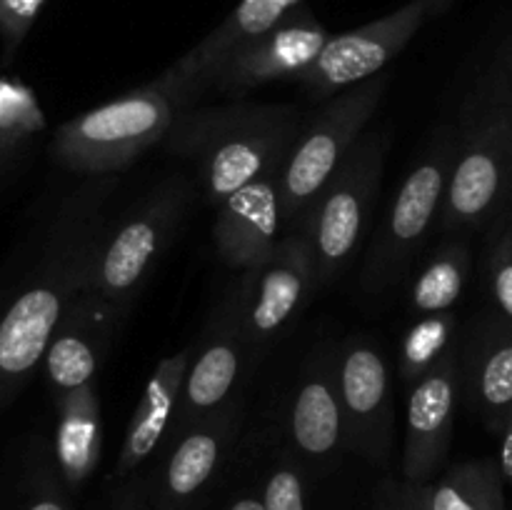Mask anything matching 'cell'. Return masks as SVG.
Returning a JSON list of instances; mask_svg holds the SVG:
<instances>
[{
  "label": "cell",
  "instance_id": "5b68a950",
  "mask_svg": "<svg viewBox=\"0 0 512 510\" xmlns=\"http://www.w3.org/2000/svg\"><path fill=\"white\" fill-rule=\"evenodd\" d=\"M453 153L455 130H440L423 158L408 170L365 255L360 280L365 295H380L393 288L420 253L433 225H438Z\"/></svg>",
  "mask_w": 512,
  "mask_h": 510
},
{
  "label": "cell",
  "instance_id": "9a60e30c",
  "mask_svg": "<svg viewBox=\"0 0 512 510\" xmlns=\"http://www.w3.org/2000/svg\"><path fill=\"white\" fill-rule=\"evenodd\" d=\"M248 350L238 325L230 315L220 318L218 330L190 360L183 383V398L178 408V425H195L223 415L225 400L233 393L243 370V355Z\"/></svg>",
  "mask_w": 512,
  "mask_h": 510
},
{
  "label": "cell",
  "instance_id": "484cf974",
  "mask_svg": "<svg viewBox=\"0 0 512 510\" xmlns=\"http://www.w3.org/2000/svg\"><path fill=\"white\" fill-rule=\"evenodd\" d=\"M468 100L485 105H498V108L512 110V40L500 48L493 65L485 73L483 83L478 85Z\"/></svg>",
  "mask_w": 512,
  "mask_h": 510
},
{
  "label": "cell",
  "instance_id": "4fadbf2b",
  "mask_svg": "<svg viewBox=\"0 0 512 510\" xmlns=\"http://www.w3.org/2000/svg\"><path fill=\"white\" fill-rule=\"evenodd\" d=\"M460 390L490 430L512 413V325L488 310L473 320L460 358Z\"/></svg>",
  "mask_w": 512,
  "mask_h": 510
},
{
  "label": "cell",
  "instance_id": "5bb4252c",
  "mask_svg": "<svg viewBox=\"0 0 512 510\" xmlns=\"http://www.w3.org/2000/svg\"><path fill=\"white\" fill-rule=\"evenodd\" d=\"M463 395L460 390V360L450 350L438 365L415 380L405 415V450L408 468L423 473L443 458L455 425V410Z\"/></svg>",
  "mask_w": 512,
  "mask_h": 510
},
{
  "label": "cell",
  "instance_id": "cb8c5ba5",
  "mask_svg": "<svg viewBox=\"0 0 512 510\" xmlns=\"http://www.w3.org/2000/svg\"><path fill=\"white\" fill-rule=\"evenodd\" d=\"M485 288L490 310L512 325V215L488 230L485 245Z\"/></svg>",
  "mask_w": 512,
  "mask_h": 510
},
{
  "label": "cell",
  "instance_id": "2e32d148",
  "mask_svg": "<svg viewBox=\"0 0 512 510\" xmlns=\"http://www.w3.org/2000/svg\"><path fill=\"white\" fill-rule=\"evenodd\" d=\"M290 433L295 445L313 458L330 455L348 435L338 390V355L315 358L303 373L290 405Z\"/></svg>",
  "mask_w": 512,
  "mask_h": 510
},
{
  "label": "cell",
  "instance_id": "9c48e42d",
  "mask_svg": "<svg viewBox=\"0 0 512 510\" xmlns=\"http://www.w3.org/2000/svg\"><path fill=\"white\" fill-rule=\"evenodd\" d=\"M320 285L318 260L303 228L283 235L265 263L245 270L230 320L238 325L248 350L268 343Z\"/></svg>",
  "mask_w": 512,
  "mask_h": 510
},
{
  "label": "cell",
  "instance_id": "d4e9b609",
  "mask_svg": "<svg viewBox=\"0 0 512 510\" xmlns=\"http://www.w3.org/2000/svg\"><path fill=\"white\" fill-rule=\"evenodd\" d=\"M95 438H98V405L90 395L80 413L78 425H63L60 433V458L68 470H83L93 458Z\"/></svg>",
  "mask_w": 512,
  "mask_h": 510
},
{
  "label": "cell",
  "instance_id": "277c9868",
  "mask_svg": "<svg viewBox=\"0 0 512 510\" xmlns=\"http://www.w3.org/2000/svg\"><path fill=\"white\" fill-rule=\"evenodd\" d=\"M388 78L383 73L343 90L300 128L298 140L278 168L285 225H298L330 175L363 138L370 118L383 103Z\"/></svg>",
  "mask_w": 512,
  "mask_h": 510
},
{
  "label": "cell",
  "instance_id": "30bf717a",
  "mask_svg": "<svg viewBox=\"0 0 512 510\" xmlns=\"http://www.w3.org/2000/svg\"><path fill=\"white\" fill-rule=\"evenodd\" d=\"M330 35L310 13H290L268 33L230 50L208 75V85L228 98L273 80H298L323 53Z\"/></svg>",
  "mask_w": 512,
  "mask_h": 510
},
{
  "label": "cell",
  "instance_id": "4dcf8cb0",
  "mask_svg": "<svg viewBox=\"0 0 512 510\" xmlns=\"http://www.w3.org/2000/svg\"><path fill=\"white\" fill-rule=\"evenodd\" d=\"M230 510H265V505L260 503V500L245 498V500H238V503H235Z\"/></svg>",
  "mask_w": 512,
  "mask_h": 510
},
{
  "label": "cell",
  "instance_id": "7402d4cb",
  "mask_svg": "<svg viewBox=\"0 0 512 510\" xmlns=\"http://www.w3.org/2000/svg\"><path fill=\"white\" fill-rule=\"evenodd\" d=\"M98 330H68L48 345V375L65 393L88 388L98 370Z\"/></svg>",
  "mask_w": 512,
  "mask_h": 510
},
{
  "label": "cell",
  "instance_id": "52a82bcc",
  "mask_svg": "<svg viewBox=\"0 0 512 510\" xmlns=\"http://www.w3.org/2000/svg\"><path fill=\"white\" fill-rule=\"evenodd\" d=\"M193 188V180L168 178L95 245L88 275V288L95 295L118 308L133 298L178 233Z\"/></svg>",
  "mask_w": 512,
  "mask_h": 510
},
{
  "label": "cell",
  "instance_id": "3957f363",
  "mask_svg": "<svg viewBox=\"0 0 512 510\" xmlns=\"http://www.w3.org/2000/svg\"><path fill=\"white\" fill-rule=\"evenodd\" d=\"M512 215V110L465 100L438 228L445 238Z\"/></svg>",
  "mask_w": 512,
  "mask_h": 510
},
{
  "label": "cell",
  "instance_id": "1f68e13d",
  "mask_svg": "<svg viewBox=\"0 0 512 510\" xmlns=\"http://www.w3.org/2000/svg\"><path fill=\"white\" fill-rule=\"evenodd\" d=\"M30 510H63V508H60L58 503H53V500H43V503L33 505V508H30Z\"/></svg>",
  "mask_w": 512,
  "mask_h": 510
},
{
  "label": "cell",
  "instance_id": "7a4b0ae2",
  "mask_svg": "<svg viewBox=\"0 0 512 510\" xmlns=\"http://www.w3.org/2000/svg\"><path fill=\"white\" fill-rule=\"evenodd\" d=\"M205 90L203 80L173 63L150 83L65 123L55 135V155L75 173H120L145 150L165 143Z\"/></svg>",
  "mask_w": 512,
  "mask_h": 510
},
{
  "label": "cell",
  "instance_id": "ba28073f",
  "mask_svg": "<svg viewBox=\"0 0 512 510\" xmlns=\"http://www.w3.org/2000/svg\"><path fill=\"white\" fill-rule=\"evenodd\" d=\"M453 0H408L403 8L368 25L340 33L325 43L323 53L298 78L305 93L315 100H330L353 85L383 73L425 23L443 15Z\"/></svg>",
  "mask_w": 512,
  "mask_h": 510
},
{
  "label": "cell",
  "instance_id": "603a6c76",
  "mask_svg": "<svg viewBox=\"0 0 512 510\" xmlns=\"http://www.w3.org/2000/svg\"><path fill=\"white\" fill-rule=\"evenodd\" d=\"M458 320L453 313L425 315L423 320L410 328L400 350V375L408 383L423 378L433 365H438L450 353L448 343L455 335Z\"/></svg>",
  "mask_w": 512,
  "mask_h": 510
},
{
  "label": "cell",
  "instance_id": "4316f807",
  "mask_svg": "<svg viewBox=\"0 0 512 510\" xmlns=\"http://www.w3.org/2000/svg\"><path fill=\"white\" fill-rule=\"evenodd\" d=\"M493 480L485 475H460V478L448 480L440 485L430 500V510H480V490Z\"/></svg>",
  "mask_w": 512,
  "mask_h": 510
},
{
  "label": "cell",
  "instance_id": "44dd1931",
  "mask_svg": "<svg viewBox=\"0 0 512 510\" xmlns=\"http://www.w3.org/2000/svg\"><path fill=\"white\" fill-rule=\"evenodd\" d=\"M230 420L225 415L195 423L173 450L168 463V488L175 495H190L213 475L223 450V435Z\"/></svg>",
  "mask_w": 512,
  "mask_h": 510
},
{
  "label": "cell",
  "instance_id": "8992f818",
  "mask_svg": "<svg viewBox=\"0 0 512 510\" xmlns=\"http://www.w3.org/2000/svg\"><path fill=\"white\" fill-rule=\"evenodd\" d=\"M385 143L383 130H365L298 223L315 250L320 283L333 280L363 240L383 178Z\"/></svg>",
  "mask_w": 512,
  "mask_h": 510
},
{
  "label": "cell",
  "instance_id": "e0dca14e",
  "mask_svg": "<svg viewBox=\"0 0 512 510\" xmlns=\"http://www.w3.org/2000/svg\"><path fill=\"white\" fill-rule=\"evenodd\" d=\"M65 293L53 285L25 290L0 320V373L23 375L48 350L63 315Z\"/></svg>",
  "mask_w": 512,
  "mask_h": 510
},
{
  "label": "cell",
  "instance_id": "8fae6325",
  "mask_svg": "<svg viewBox=\"0 0 512 510\" xmlns=\"http://www.w3.org/2000/svg\"><path fill=\"white\" fill-rule=\"evenodd\" d=\"M345 433L355 448L383 450L395 425L393 385L385 355L365 338H350L338 355Z\"/></svg>",
  "mask_w": 512,
  "mask_h": 510
},
{
  "label": "cell",
  "instance_id": "d6986e66",
  "mask_svg": "<svg viewBox=\"0 0 512 510\" xmlns=\"http://www.w3.org/2000/svg\"><path fill=\"white\" fill-rule=\"evenodd\" d=\"M303 0H240L238 8L208 35L200 40L193 50L178 58L175 63L183 65L188 73L208 85V75L233 48L268 33L278 23H283ZM210 88V85H208Z\"/></svg>",
  "mask_w": 512,
  "mask_h": 510
},
{
  "label": "cell",
  "instance_id": "ffe728a7",
  "mask_svg": "<svg viewBox=\"0 0 512 510\" xmlns=\"http://www.w3.org/2000/svg\"><path fill=\"white\" fill-rule=\"evenodd\" d=\"M470 245L463 235H450L423 265L410 290V308L418 315L450 313L463 295L470 275Z\"/></svg>",
  "mask_w": 512,
  "mask_h": 510
},
{
  "label": "cell",
  "instance_id": "7c38bea8",
  "mask_svg": "<svg viewBox=\"0 0 512 510\" xmlns=\"http://www.w3.org/2000/svg\"><path fill=\"white\" fill-rule=\"evenodd\" d=\"M283 225L278 170H273L220 203L213 225L215 248L230 268L245 273L273 255L283 240Z\"/></svg>",
  "mask_w": 512,
  "mask_h": 510
},
{
  "label": "cell",
  "instance_id": "6da1fadb",
  "mask_svg": "<svg viewBox=\"0 0 512 510\" xmlns=\"http://www.w3.org/2000/svg\"><path fill=\"white\" fill-rule=\"evenodd\" d=\"M305 125L293 105L238 103L190 110L165 138L168 153L193 160L210 203H223L280 168Z\"/></svg>",
  "mask_w": 512,
  "mask_h": 510
},
{
  "label": "cell",
  "instance_id": "83f0119b",
  "mask_svg": "<svg viewBox=\"0 0 512 510\" xmlns=\"http://www.w3.org/2000/svg\"><path fill=\"white\" fill-rule=\"evenodd\" d=\"M45 0H0V33L10 48L25 38Z\"/></svg>",
  "mask_w": 512,
  "mask_h": 510
},
{
  "label": "cell",
  "instance_id": "f1b7e54d",
  "mask_svg": "<svg viewBox=\"0 0 512 510\" xmlns=\"http://www.w3.org/2000/svg\"><path fill=\"white\" fill-rule=\"evenodd\" d=\"M265 510H305L303 483L293 470H275L263 498Z\"/></svg>",
  "mask_w": 512,
  "mask_h": 510
},
{
  "label": "cell",
  "instance_id": "f546056e",
  "mask_svg": "<svg viewBox=\"0 0 512 510\" xmlns=\"http://www.w3.org/2000/svg\"><path fill=\"white\" fill-rule=\"evenodd\" d=\"M500 473L512 483V413L500 428Z\"/></svg>",
  "mask_w": 512,
  "mask_h": 510
},
{
  "label": "cell",
  "instance_id": "ac0fdd59",
  "mask_svg": "<svg viewBox=\"0 0 512 510\" xmlns=\"http://www.w3.org/2000/svg\"><path fill=\"white\" fill-rule=\"evenodd\" d=\"M188 365V350L160 360L153 378H150L143 395H140L133 418H130L128 435H125L123 445V465H135L143 458H148L165 435L168 425L173 423V418H178Z\"/></svg>",
  "mask_w": 512,
  "mask_h": 510
}]
</instances>
